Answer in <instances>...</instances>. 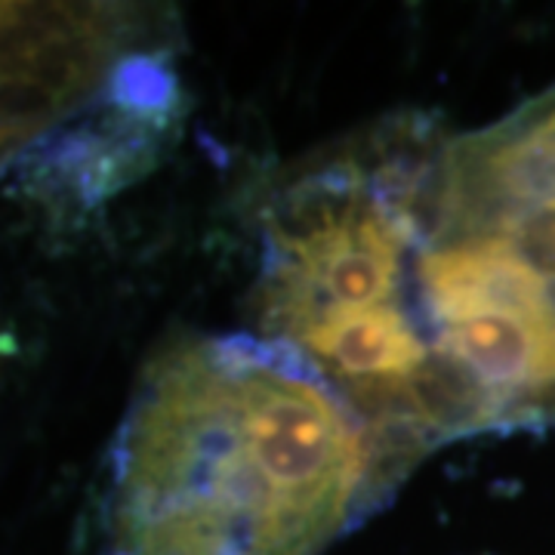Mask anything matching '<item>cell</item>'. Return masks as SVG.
<instances>
[{"mask_svg":"<svg viewBox=\"0 0 555 555\" xmlns=\"http://www.w3.org/2000/svg\"><path fill=\"white\" fill-rule=\"evenodd\" d=\"M401 469L287 346L179 339L149 364L115 441L102 555H318Z\"/></svg>","mask_w":555,"mask_h":555,"instance_id":"6da1fadb","label":"cell"},{"mask_svg":"<svg viewBox=\"0 0 555 555\" xmlns=\"http://www.w3.org/2000/svg\"><path fill=\"white\" fill-rule=\"evenodd\" d=\"M127 43L112 7L0 3V124L47 130L115 75Z\"/></svg>","mask_w":555,"mask_h":555,"instance_id":"7a4b0ae2","label":"cell"},{"mask_svg":"<svg viewBox=\"0 0 555 555\" xmlns=\"http://www.w3.org/2000/svg\"><path fill=\"white\" fill-rule=\"evenodd\" d=\"M429 185L448 210L481 219L516 241L555 294V173L500 170L451 137L429 149Z\"/></svg>","mask_w":555,"mask_h":555,"instance_id":"3957f363","label":"cell"},{"mask_svg":"<svg viewBox=\"0 0 555 555\" xmlns=\"http://www.w3.org/2000/svg\"><path fill=\"white\" fill-rule=\"evenodd\" d=\"M478 160L516 173H555V87L494 127L466 137Z\"/></svg>","mask_w":555,"mask_h":555,"instance_id":"277c9868","label":"cell"},{"mask_svg":"<svg viewBox=\"0 0 555 555\" xmlns=\"http://www.w3.org/2000/svg\"><path fill=\"white\" fill-rule=\"evenodd\" d=\"M38 133H43V130H35V127H10V124H0V167L13 158V155L20 152L28 139L38 137Z\"/></svg>","mask_w":555,"mask_h":555,"instance_id":"5b68a950","label":"cell"}]
</instances>
